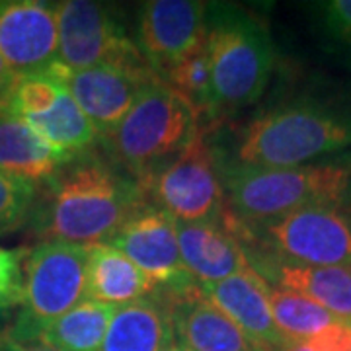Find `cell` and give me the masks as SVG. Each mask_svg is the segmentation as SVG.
Listing matches in <instances>:
<instances>
[{
    "mask_svg": "<svg viewBox=\"0 0 351 351\" xmlns=\"http://www.w3.org/2000/svg\"><path fill=\"white\" fill-rule=\"evenodd\" d=\"M265 295L277 330L289 341L311 339L328 326H332L334 322H339L326 308H322L320 304H316L299 293L267 283Z\"/></svg>",
    "mask_w": 351,
    "mask_h": 351,
    "instance_id": "obj_24",
    "label": "cell"
},
{
    "mask_svg": "<svg viewBox=\"0 0 351 351\" xmlns=\"http://www.w3.org/2000/svg\"><path fill=\"white\" fill-rule=\"evenodd\" d=\"M350 147V110L297 100L274 106L248 121L228 160L252 168H293Z\"/></svg>",
    "mask_w": 351,
    "mask_h": 351,
    "instance_id": "obj_3",
    "label": "cell"
},
{
    "mask_svg": "<svg viewBox=\"0 0 351 351\" xmlns=\"http://www.w3.org/2000/svg\"><path fill=\"white\" fill-rule=\"evenodd\" d=\"M176 226L182 262L197 285L223 281L252 269L246 248L226 221V211L217 221L178 223Z\"/></svg>",
    "mask_w": 351,
    "mask_h": 351,
    "instance_id": "obj_17",
    "label": "cell"
},
{
    "mask_svg": "<svg viewBox=\"0 0 351 351\" xmlns=\"http://www.w3.org/2000/svg\"><path fill=\"white\" fill-rule=\"evenodd\" d=\"M207 133L209 129L201 127L188 147L145 186L152 205L178 223L217 221L228 209L219 172V154Z\"/></svg>",
    "mask_w": 351,
    "mask_h": 351,
    "instance_id": "obj_9",
    "label": "cell"
},
{
    "mask_svg": "<svg viewBox=\"0 0 351 351\" xmlns=\"http://www.w3.org/2000/svg\"><path fill=\"white\" fill-rule=\"evenodd\" d=\"M8 328H10L8 313H0V348L8 341Z\"/></svg>",
    "mask_w": 351,
    "mask_h": 351,
    "instance_id": "obj_31",
    "label": "cell"
},
{
    "mask_svg": "<svg viewBox=\"0 0 351 351\" xmlns=\"http://www.w3.org/2000/svg\"><path fill=\"white\" fill-rule=\"evenodd\" d=\"M14 78H16V75L8 69V64L4 63V59L0 57V94H4L8 90V86L14 82Z\"/></svg>",
    "mask_w": 351,
    "mask_h": 351,
    "instance_id": "obj_30",
    "label": "cell"
},
{
    "mask_svg": "<svg viewBox=\"0 0 351 351\" xmlns=\"http://www.w3.org/2000/svg\"><path fill=\"white\" fill-rule=\"evenodd\" d=\"M178 223L151 201L141 203L106 244L125 254L156 283L158 291H178L195 281L182 262Z\"/></svg>",
    "mask_w": 351,
    "mask_h": 351,
    "instance_id": "obj_12",
    "label": "cell"
},
{
    "mask_svg": "<svg viewBox=\"0 0 351 351\" xmlns=\"http://www.w3.org/2000/svg\"><path fill=\"white\" fill-rule=\"evenodd\" d=\"M199 129L197 112L162 78H156L104 143L113 162L145 189L152 176L184 151Z\"/></svg>",
    "mask_w": 351,
    "mask_h": 351,
    "instance_id": "obj_5",
    "label": "cell"
},
{
    "mask_svg": "<svg viewBox=\"0 0 351 351\" xmlns=\"http://www.w3.org/2000/svg\"><path fill=\"white\" fill-rule=\"evenodd\" d=\"M38 193L36 184L0 172V234L27 225Z\"/></svg>",
    "mask_w": 351,
    "mask_h": 351,
    "instance_id": "obj_25",
    "label": "cell"
},
{
    "mask_svg": "<svg viewBox=\"0 0 351 351\" xmlns=\"http://www.w3.org/2000/svg\"><path fill=\"white\" fill-rule=\"evenodd\" d=\"M86 246L39 242L27 250L24 297L10 320L8 341L41 343L45 328L88 299Z\"/></svg>",
    "mask_w": 351,
    "mask_h": 351,
    "instance_id": "obj_7",
    "label": "cell"
},
{
    "mask_svg": "<svg viewBox=\"0 0 351 351\" xmlns=\"http://www.w3.org/2000/svg\"><path fill=\"white\" fill-rule=\"evenodd\" d=\"M0 351H57L45 346V343H12V341H6Z\"/></svg>",
    "mask_w": 351,
    "mask_h": 351,
    "instance_id": "obj_29",
    "label": "cell"
},
{
    "mask_svg": "<svg viewBox=\"0 0 351 351\" xmlns=\"http://www.w3.org/2000/svg\"><path fill=\"white\" fill-rule=\"evenodd\" d=\"M311 351H351V324L334 322L314 338L304 339Z\"/></svg>",
    "mask_w": 351,
    "mask_h": 351,
    "instance_id": "obj_28",
    "label": "cell"
},
{
    "mask_svg": "<svg viewBox=\"0 0 351 351\" xmlns=\"http://www.w3.org/2000/svg\"><path fill=\"white\" fill-rule=\"evenodd\" d=\"M228 225L246 254L297 265H351V205H313L262 223H242L228 211Z\"/></svg>",
    "mask_w": 351,
    "mask_h": 351,
    "instance_id": "obj_6",
    "label": "cell"
},
{
    "mask_svg": "<svg viewBox=\"0 0 351 351\" xmlns=\"http://www.w3.org/2000/svg\"><path fill=\"white\" fill-rule=\"evenodd\" d=\"M174 346L170 306L160 291L117 306L100 351H166Z\"/></svg>",
    "mask_w": 351,
    "mask_h": 351,
    "instance_id": "obj_19",
    "label": "cell"
},
{
    "mask_svg": "<svg viewBox=\"0 0 351 351\" xmlns=\"http://www.w3.org/2000/svg\"><path fill=\"white\" fill-rule=\"evenodd\" d=\"M219 172L228 209L242 223L313 205H351V154L293 168H252L219 154Z\"/></svg>",
    "mask_w": 351,
    "mask_h": 351,
    "instance_id": "obj_2",
    "label": "cell"
},
{
    "mask_svg": "<svg viewBox=\"0 0 351 351\" xmlns=\"http://www.w3.org/2000/svg\"><path fill=\"white\" fill-rule=\"evenodd\" d=\"M0 115L24 121L57 151L73 158L94 151L100 141L55 66L41 75L16 76L0 94Z\"/></svg>",
    "mask_w": 351,
    "mask_h": 351,
    "instance_id": "obj_8",
    "label": "cell"
},
{
    "mask_svg": "<svg viewBox=\"0 0 351 351\" xmlns=\"http://www.w3.org/2000/svg\"><path fill=\"white\" fill-rule=\"evenodd\" d=\"M143 186L119 164L88 151L39 186L27 226L39 242L106 244L141 203Z\"/></svg>",
    "mask_w": 351,
    "mask_h": 351,
    "instance_id": "obj_1",
    "label": "cell"
},
{
    "mask_svg": "<svg viewBox=\"0 0 351 351\" xmlns=\"http://www.w3.org/2000/svg\"><path fill=\"white\" fill-rule=\"evenodd\" d=\"M57 63L69 71L143 59L112 4L94 0L57 2Z\"/></svg>",
    "mask_w": 351,
    "mask_h": 351,
    "instance_id": "obj_10",
    "label": "cell"
},
{
    "mask_svg": "<svg viewBox=\"0 0 351 351\" xmlns=\"http://www.w3.org/2000/svg\"><path fill=\"white\" fill-rule=\"evenodd\" d=\"M318 22L336 47L351 53V0H328L318 4Z\"/></svg>",
    "mask_w": 351,
    "mask_h": 351,
    "instance_id": "obj_27",
    "label": "cell"
},
{
    "mask_svg": "<svg viewBox=\"0 0 351 351\" xmlns=\"http://www.w3.org/2000/svg\"><path fill=\"white\" fill-rule=\"evenodd\" d=\"M88 299L123 306L145 299L158 287L125 254L110 244L88 246Z\"/></svg>",
    "mask_w": 351,
    "mask_h": 351,
    "instance_id": "obj_20",
    "label": "cell"
},
{
    "mask_svg": "<svg viewBox=\"0 0 351 351\" xmlns=\"http://www.w3.org/2000/svg\"><path fill=\"white\" fill-rule=\"evenodd\" d=\"M252 269L276 287L287 289L326 308L339 322L351 324V265H297L248 254Z\"/></svg>",
    "mask_w": 351,
    "mask_h": 351,
    "instance_id": "obj_18",
    "label": "cell"
},
{
    "mask_svg": "<svg viewBox=\"0 0 351 351\" xmlns=\"http://www.w3.org/2000/svg\"><path fill=\"white\" fill-rule=\"evenodd\" d=\"M213 121L262 98L274 73L276 47L267 27L237 6H209Z\"/></svg>",
    "mask_w": 351,
    "mask_h": 351,
    "instance_id": "obj_4",
    "label": "cell"
},
{
    "mask_svg": "<svg viewBox=\"0 0 351 351\" xmlns=\"http://www.w3.org/2000/svg\"><path fill=\"white\" fill-rule=\"evenodd\" d=\"M267 281L254 269L199 285L201 295L232 320L258 351H279L289 339L277 330L265 295Z\"/></svg>",
    "mask_w": 351,
    "mask_h": 351,
    "instance_id": "obj_15",
    "label": "cell"
},
{
    "mask_svg": "<svg viewBox=\"0 0 351 351\" xmlns=\"http://www.w3.org/2000/svg\"><path fill=\"white\" fill-rule=\"evenodd\" d=\"M279 351H311V348L304 341H287Z\"/></svg>",
    "mask_w": 351,
    "mask_h": 351,
    "instance_id": "obj_32",
    "label": "cell"
},
{
    "mask_svg": "<svg viewBox=\"0 0 351 351\" xmlns=\"http://www.w3.org/2000/svg\"><path fill=\"white\" fill-rule=\"evenodd\" d=\"M71 160L24 121L0 115V172L41 186Z\"/></svg>",
    "mask_w": 351,
    "mask_h": 351,
    "instance_id": "obj_21",
    "label": "cell"
},
{
    "mask_svg": "<svg viewBox=\"0 0 351 351\" xmlns=\"http://www.w3.org/2000/svg\"><path fill=\"white\" fill-rule=\"evenodd\" d=\"M57 2L0 0V57L16 76L41 75L57 64Z\"/></svg>",
    "mask_w": 351,
    "mask_h": 351,
    "instance_id": "obj_14",
    "label": "cell"
},
{
    "mask_svg": "<svg viewBox=\"0 0 351 351\" xmlns=\"http://www.w3.org/2000/svg\"><path fill=\"white\" fill-rule=\"evenodd\" d=\"M164 84L182 96L197 112L199 121L211 131L213 123V90H211V55L207 36L180 63L160 75Z\"/></svg>",
    "mask_w": 351,
    "mask_h": 351,
    "instance_id": "obj_23",
    "label": "cell"
},
{
    "mask_svg": "<svg viewBox=\"0 0 351 351\" xmlns=\"http://www.w3.org/2000/svg\"><path fill=\"white\" fill-rule=\"evenodd\" d=\"M117 306L84 299L41 334V343L57 351H100Z\"/></svg>",
    "mask_w": 351,
    "mask_h": 351,
    "instance_id": "obj_22",
    "label": "cell"
},
{
    "mask_svg": "<svg viewBox=\"0 0 351 351\" xmlns=\"http://www.w3.org/2000/svg\"><path fill=\"white\" fill-rule=\"evenodd\" d=\"M55 73L61 76L101 141L123 121L143 90L160 78L145 59L98 64L82 71H69L57 63Z\"/></svg>",
    "mask_w": 351,
    "mask_h": 351,
    "instance_id": "obj_11",
    "label": "cell"
},
{
    "mask_svg": "<svg viewBox=\"0 0 351 351\" xmlns=\"http://www.w3.org/2000/svg\"><path fill=\"white\" fill-rule=\"evenodd\" d=\"M160 293L170 306L178 348L184 351H258L232 320L201 295L197 283Z\"/></svg>",
    "mask_w": 351,
    "mask_h": 351,
    "instance_id": "obj_16",
    "label": "cell"
},
{
    "mask_svg": "<svg viewBox=\"0 0 351 351\" xmlns=\"http://www.w3.org/2000/svg\"><path fill=\"white\" fill-rule=\"evenodd\" d=\"M209 4L197 0H151L141 4L135 43L160 76L180 63L207 36Z\"/></svg>",
    "mask_w": 351,
    "mask_h": 351,
    "instance_id": "obj_13",
    "label": "cell"
},
{
    "mask_svg": "<svg viewBox=\"0 0 351 351\" xmlns=\"http://www.w3.org/2000/svg\"><path fill=\"white\" fill-rule=\"evenodd\" d=\"M25 256L27 248L0 246V313H10L22 304Z\"/></svg>",
    "mask_w": 351,
    "mask_h": 351,
    "instance_id": "obj_26",
    "label": "cell"
},
{
    "mask_svg": "<svg viewBox=\"0 0 351 351\" xmlns=\"http://www.w3.org/2000/svg\"><path fill=\"white\" fill-rule=\"evenodd\" d=\"M166 351H184V350H182V348H178V346H172L170 350H166Z\"/></svg>",
    "mask_w": 351,
    "mask_h": 351,
    "instance_id": "obj_33",
    "label": "cell"
}]
</instances>
